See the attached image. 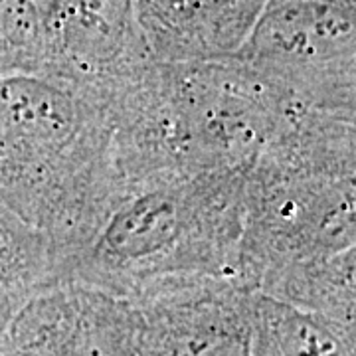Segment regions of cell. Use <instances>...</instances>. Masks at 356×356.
Listing matches in <instances>:
<instances>
[{
	"instance_id": "obj_7",
	"label": "cell",
	"mask_w": 356,
	"mask_h": 356,
	"mask_svg": "<svg viewBox=\"0 0 356 356\" xmlns=\"http://www.w3.org/2000/svg\"><path fill=\"white\" fill-rule=\"evenodd\" d=\"M153 62L133 0L42 4V74L107 97Z\"/></svg>"
},
{
	"instance_id": "obj_2",
	"label": "cell",
	"mask_w": 356,
	"mask_h": 356,
	"mask_svg": "<svg viewBox=\"0 0 356 356\" xmlns=\"http://www.w3.org/2000/svg\"><path fill=\"white\" fill-rule=\"evenodd\" d=\"M125 186L248 170L273 139L289 95L236 60L161 64L107 97Z\"/></svg>"
},
{
	"instance_id": "obj_13",
	"label": "cell",
	"mask_w": 356,
	"mask_h": 356,
	"mask_svg": "<svg viewBox=\"0 0 356 356\" xmlns=\"http://www.w3.org/2000/svg\"><path fill=\"white\" fill-rule=\"evenodd\" d=\"M40 0H0V77L42 74Z\"/></svg>"
},
{
	"instance_id": "obj_6",
	"label": "cell",
	"mask_w": 356,
	"mask_h": 356,
	"mask_svg": "<svg viewBox=\"0 0 356 356\" xmlns=\"http://www.w3.org/2000/svg\"><path fill=\"white\" fill-rule=\"evenodd\" d=\"M254 295L218 275L156 281L129 299L137 356H254Z\"/></svg>"
},
{
	"instance_id": "obj_14",
	"label": "cell",
	"mask_w": 356,
	"mask_h": 356,
	"mask_svg": "<svg viewBox=\"0 0 356 356\" xmlns=\"http://www.w3.org/2000/svg\"><path fill=\"white\" fill-rule=\"evenodd\" d=\"M40 2H46V0H40Z\"/></svg>"
},
{
	"instance_id": "obj_1",
	"label": "cell",
	"mask_w": 356,
	"mask_h": 356,
	"mask_svg": "<svg viewBox=\"0 0 356 356\" xmlns=\"http://www.w3.org/2000/svg\"><path fill=\"white\" fill-rule=\"evenodd\" d=\"M125 191L105 95L46 74L0 77V202L44 234L56 281Z\"/></svg>"
},
{
	"instance_id": "obj_12",
	"label": "cell",
	"mask_w": 356,
	"mask_h": 356,
	"mask_svg": "<svg viewBox=\"0 0 356 356\" xmlns=\"http://www.w3.org/2000/svg\"><path fill=\"white\" fill-rule=\"evenodd\" d=\"M56 283L48 240L0 202V339L22 307Z\"/></svg>"
},
{
	"instance_id": "obj_10",
	"label": "cell",
	"mask_w": 356,
	"mask_h": 356,
	"mask_svg": "<svg viewBox=\"0 0 356 356\" xmlns=\"http://www.w3.org/2000/svg\"><path fill=\"white\" fill-rule=\"evenodd\" d=\"M356 245L317 254L269 271L257 293L355 327Z\"/></svg>"
},
{
	"instance_id": "obj_11",
	"label": "cell",
	"mask_w": 356,
	"mask_h": 356,
	"mask_svg": "<svg viewBox=\"0 0 356 356\" xmlns=\"http://www.w3.org/2000/svg\"><path fill=\"white\" fill-rule=\"evenodd\" d=\"M355 327L254 295V356H356Z\"/></svg>"
},
{
	"instance_id": "obj_5",
	"label": "cell",
	"mask_w": 356,
	"mask_h": 356,
	"mask_svg": "<svg viewBox=\"0 0 356 356\" xmlns=\"http://www.w3.org/2000/svg\"><path fill=\"white\" fill-rule=\"evenodd\" d=\"M232 60L297 102L356 113V0H266Z\"/></svg>"
},
{
	"instance_id": "obj_4",
	"label": "cell",
	"mask_w": 356,
	"mask_h": 356,
	"mask_svg": "<svg viewBox=\"0 0 356 356\" xmlns=\"http://www.w3.org/2000/svg\"><path fill=\"white\" fill-rule=\"evenodd\" d=\"M356 151L327 143H271L245 170L240 280L356 245Z\"/></svg>"
},
{
	"instance_id": "obj_3",
	"label": "cell",
	"mask_w": 356,
	"mask_h": 356,
	"mask_svg": "<svg viewBox=\"0 0 356 356\" xmlns=\"http://www.w3.org/2000/svg\"><path fill=\"white\" fill-rule=\"evenodd\" d=\"M243 216L245 170L154 178L125 191L60 281L123 299L180 275L242 281Z\"/></svg>"
},
{
	"instance_id": "obj_9",
	"label": "cell",
	"mask_w": 356,
	"mask_h": 356,
	"mask_svg": "<svg viewBox=\"0 0 356 356\" xmlns=\"http://www.w3.org/2000/svg\"><path fill=\"white\" fill-rule=\"evenodd\" d=\"M266 0H133L149 54L161 64L228 60Z\"/></svg>"
},
{
	"instance_id": "obj_8",
	"label": "cell",
	"mask_w": 356,
	"mask_h": 356,
	"mask_svg": "<svg viewBox=\"0 0 356 356\" xmlns=\"http://www.w3.org/2000/svg\"><path fill=\"white\" fill-rule=\"evenodd\" d=\"M0 356H137L135 309L113 293L56 281L16 315Z\"/></svg>"
}]
</instances>
